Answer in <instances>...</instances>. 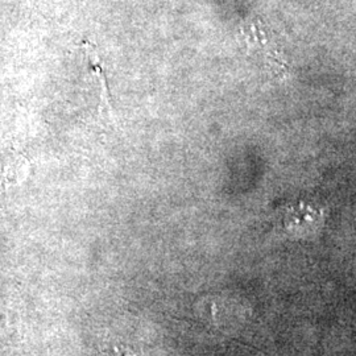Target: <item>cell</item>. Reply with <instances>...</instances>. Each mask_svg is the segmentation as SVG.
Segmentation results:
<instances>
[{"instance_id": "1", "label": "cell", "mask_w": 356, "mask_h": 356, "mask_svg": "<svg viewBox=\"0 0 356 356\" xmlns=\"http://www.w3.org/2000/svg\"><path fill=\"white\" fill-rule=\"evenodd\" d=\"M241 41L247 53L261 65L268 73L279 78H288L291 66L279 51L276 41L270 38L267 28L259 20L245 23L241 28Z\"/></svg>"}, {"instance_id": "2", "label": "cell", "mask_w": 356, "mask_h": 356, "mask_svg": "<svg viewBox=\"0 0 356 356\" xmlns=\"http://www.w3.org/2000/svg\"><path fill=\"white\" fill-rule=\"evenodd\" d=\"M323 220L325 216L319 209L306 204L289 206L280 216L281 229L296 238H305L317 234Z\"/></svg>"}, {"instance_id": "3", "label": "cell", "mask_w": 356, "mask_h": 356, "mask_svg": "<svg viewBox=\"0 0 356 356\" xmlns=\"http://www.w3.org/2000/svg\"><path fill=\"white\" fill-rule=\"evenodd\" d=\"M115 356H138L134 355V354H131L129 351H123V353H116V355Z\"/></svg>"}]
</instances>
